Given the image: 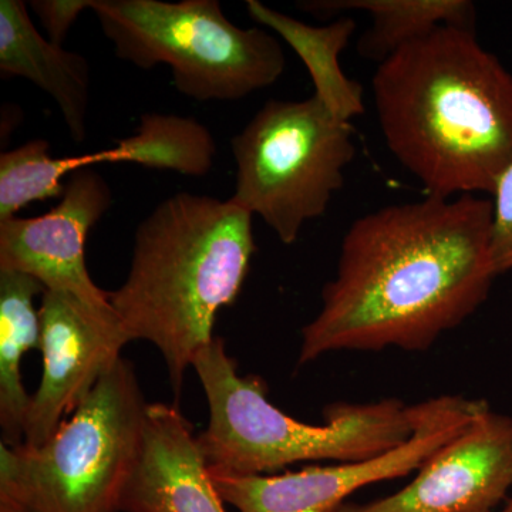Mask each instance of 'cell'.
<instances>
[{"label": "cell", "instance_id": "7a4b0ae2", "mask_svg": "<svg viewBox=\"0 0 512 512\" xmlns=\"http://www.w3.org/2000/svg\"><path fill=\"white\" fill-rule=\"evenodd\" d=\"M377 120L431 197L488 192L512 165V74L474 30L441 26L377 64Z\"/></svg>", "mask_w": 512, "mask_h": 512}, {"label": "cell", "instance_id": "ac0fdd59", "mask_svg": "<svg viewBox=\"0 0 512 512\" xmlns=\"http://www.w3.org/2000/svg\"><path fill=\"white\" fill-rule=\"evenodd\" d=\"M59 157L43 138L0 154V222L18 217L33 202L62 198L66 184Z\"/></svg>", "mask_w": 512, "mask_h": 512}, {"label": "cell", "instance_id": "2e32d148", "mask_svg": "<svg viewBox=\"0 0 512 512\" xmlns=\"http://www.w3.org/2000/svg\"><path fill=\"white\" fill-rule=\"evenodd\" d=\"M245 5L252 20L278 33L301 57L315 87L313 96L336 119L350 123L353 117L365 113L363 87L346 76L339 62L355 35V19L346 15L332 20L329 25L312 26L271 9L259 0H247Z\"/></svg>", "mask_w": 512, "mask_h": 512}, {"label": "cell", "instance_id": "4fadbf2b", "mask_svg": "<svg viewBox=\"0 0 512 512\" xmlns=\"http://www.w3.org/2000/svg\"><path fill=\"white\" fill-rule=\"evenodd\" d=\"M0 74L3 79L22 77L49 94L74 143L86 140L89 63L40 35L22 0H0Z\"/></svg>", "mask_w": 512, "mask_h": 512}, {"label": "cell", "instance_id": "5b68a950", "mask_svg": "<svg viewBox=\"0 0 512 512\" xmlns=\"http://www.w3.org/2000/svg\"><path fill=\"white\" fill-rule=\"evenodd\" d=\"M148 407L133 363L121 357L45 443H0V498L28 512H120Z\"/></svg>", "mask_w": 512, "mask_h": 512}, {"label": "cell", "instance_id": "d6986e66", "mask_svg": "<svg viewBox=\"0 0 512 512\" xmlns=\"http://www.w3.org/2000/svg\"><path fill=\"white\" fill-rule=\"evenodd\" d=\"M493 227H491V255L497 275L512 269V165L493 192Z\"/></svg>", "mask_w": 512, "mask_h": 512}, {"label": "cell", "instance_id": "8fae6325", "mask_svg": "<svg viewBox=\"0 0 512 512\" xmlns=\"http://www.w3.org/2000/svg\"><path fill=\"white\" fill-rule=\"evenodd\" d=\"M111 204L113 192L103 175L94 168L76 171L52 210L40 217L0 222V271L33 276L46 291L109 303L110 292L93 281L87 268L86 244Z\"/></svg>", "mask_w": 512, "mask_h": 512}, {"label": "cell", "instance_id": "9a60e30c", "mask_svg": "<svg viewBox=\"0 0 512 512\" xmlns=\"http://www.w3.org/2000/svg\"><path fill=\"white\" fill-rule=\"evenodd\" d=\"M215 157L217 144L210 128L194 117L147 113L133 136L94 153L60 157V167L66 177L101 163H131L202 178L210 174Z\"/></svg>", "mask_w": 512, "mask_h": 512}, {"label": "cell", "instance_id": "7c38bea8", "mask_svg": "<svg viewBox=\"0 0 512 512\" xmlns=\"http://www.w3.org/2000/svg\"><path fill=\"white\" fill-rule=\"evenodd\" d=\"M191 421L175 404L150 403L140 463L120 512H228Z\"/></svg>", "mask_w": 512, "mask_h": 512}, {"label": "cell", "instance_id": "30bf717a", "mask_svg": "<svg viewBox=\"0 0 512 512\" xmlns=\"http://www.w3.org/2000/svg\"><path fill=\"white\" fill-rule=\"evenodd\" d=\"M406 487L336 512H495L512 488V417L485 407Z\"/></svg>", "mask_w": 512, "mask_h": 512}, {"label": "cell", "instance_id": "52a82bcc", "mask_svg": "<svg viewBox=\"0 0 512 512\" xmlns=\"http://www.w3.org/2000/svg\"><path fill=\"white\" fill-rule=\"evenodd\" d=\"M231 148L237 164L231 200L292 245L342 190L356 157L355 128L315 96L269 100L232 138Z\"/></svg>", "mask_w": 512, "mask_h": 512}, {"label": "cell", "instance_id": "44dd1931", "mask_svg": "<svg viewBox=\"0 0 512 512\" xmlns=\"http://www.w3.org/2000/svg\"><path fill=\"white\" fill-rule=\"evenodd\" d=\"M0 512H28L23 510V508L18 507V505L10 503L8 500H2L0 498Z\"/></svg>", "mask_w": 512, "mask_h": 512}, {"label": "cell", "instance_id": "ffe728a7", "mask_svg": "<svg viewBox=\"0 0 512 512\" xmlns=\"http://www.w3.org/2000/svg\"><path fill=\"white\" fill-rule=\"evenodd\" d=\"M28 6L42 23L47 39L63 46L79 16L92 9V0H32Z\"/></svg>", "mask_w": 512, "mask_h": 512}, {"label": "cell", "instance_id": "e0dca14e", "mask_svg": "<svg viewBox=\"0 0 512 512\" xmlns=\"http://www.w3.org/2000/svg\"><path fill=\"white\" fill-rule=\"evenodd\" d=\"M45 292L33 276L0 271V443L6 446L25 439L32 394L23 384L22 360L40 348L42 326L35 301Z\"/></svg>", "mask_w": 512, "mask_h": 512}, {"label": "cell", "instance_id": "9c48e42d", "mask_svg": "<svg viewBox=\"0 0 512 512\" xmlns=\"http://www.w3.org/2000/svg\"><path fill=\"white\" fill-rule=\"evenodd\" d=\"M42 377L32 394L23 444L45 443L117 365L133 342L111 303L46 291L40 303Z\"/></svg>", "mask_w": 512, "mask_h": 512}, {"label": "cell", "instance_id": "3957f363", "mask_svg": "<svg viewBox=\"0 0 512 512\" xmlns=\"http://www.w3.org/2000/svg\"><path fill=\"white\" fill-rule=\"evenodd\" d=\"M254 215L234 201L178 192L138 224L130 268L110 303L133 340L156 346L175 396L195 357L217 338L256 252Z\"/></svg>", "mask_w": 512, "mask_h": 512}, {"label": "cell", "instance_id": "5bb4252c", "mask_svg": "<svg viewBox=\"0 0 512 512\" xmlns=\"http://www.w3.org/2000/svg\"><path fill=\"white\" fill-rule=\"evenodd\" d=\"M296 8L319 19L367 13L372 26L357 42V55L377 64L441 26L476 32V5L468 0H302Z\"/></svg>", "mask_w": 512, "mask_h": 512}, {"label": "cell", "instance_id": "6da1fadb", "mask_svg": "<svg viewBox=\"0 0 512 512\" xmlns=\"http://www.w3.org/2000/svg\"><path fill=\"white\" fill-rule=\"evenodd\" d=\"M493 201L464 194L387 205L352 222L298 365L335 352L429 350L480 309L497 278Z\"/></svg>", "mask_w": 512, "mask_h": 512}, {"label": "cell", "instance_id": "7402d4cb", "mask_svg": "<svg viewBox=\"0 0 512 512\" xmlns=\"http://www.w3.org/2000/svg\"><path fill=\"white\" fill-rule=\"evenodd\" d=\"M495 512H512V497L508 498V500L505 501L503 507H501L500 510Z\"/></svg>", "mask_w": 512, "mask_h": 512}, {"label": "cell", "instance_id": "8992f818", "mask_svg": "<svg viewBox=\"0 0 512 512\" xmlns=\"http://www.w3.org/2000/svg\"><path fill=\"white\" fill-rule=\"evenodd\" d=\"M90 10L119 59L143 70L167 64L188 99L242 100L285 72L279 40L234 25L217 0H92Z\"/></svg>", "mask_w": 512, "mask_h": 512}, {"label": "cell", "instance_id": "277c9868", "mask_svg": "<svg viewBox=\"0 0 512 512\" xmlns=\"http://www.w3.org/2000/svg\"><path fill=\"white\" fill-rule=\"evenodd\" d=\"M208 403V424L198 443L208 468L231 476H265L299 463H350L406 443L421 417V403L340 402L325 409V423H303L268 399L259 376H241L221 338L195 357Z\"/></svg>", "mask_w": 512, "mask_h": 512}, {"label": "cell", "instance_id": "ba28073f", "mask_svg": "<svg viewBox=\"0 0 512 512\" xmlns=\"http://www.w3.org/2000/svg\"><path fill=\"white\" fill-rule=\"evenodd\" d=\"M485 407V400L458 394L433 397L421 402L413 436L379 456L265 476H231L210 470L212 483L224 503L238 512H336L356 491L420 470Z\"/></svg>", "mask_w": 512, "mask_h": 512}]
</instances>
